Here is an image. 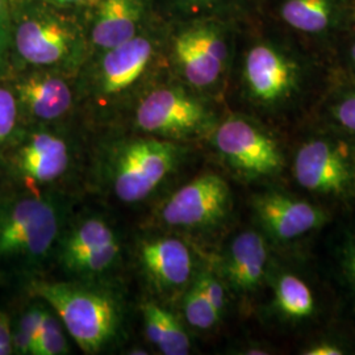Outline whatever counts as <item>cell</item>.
Listing matches in <instances>:
<instances>
[{"mask_svg": "<svg viewBox=\"0 0 355 355\" xmlns=\"http://www.w3.org/2000/svg\"><path fill=\"white\" fill-rule=\"evenodd\" d=\"M242 80L249 98L258 107L283 116L303 102L312 70L304 57L288 45L262 40L245 53Z\"/></svg>", "mask_w": 355, "mask_h": 355, "instance_id": "cell-1", "label": "cell"}, {"mask_svg": "<svg viewBox=\"0 0 355 355\" xmlns=\"http://www.w3.org/2000/svg\"><path fill=\"white\" fill-rule=\"evenodd\" d=\"M31 292L51 305L86 354L101 353L116 338L121 318L110 293L64 282H33Z\"/></svg>", "mask_w": 355, "mask_h": 355, "instance_id": "cell-2", "label": "cell"}, {"mask_svg": "<svg viewBox=\"0 0 355 355\" xmlns=\"http://www.w3.org/2000/svg\"><path fill=\"white\" fill-rule=\"evenodd\" d=\"M214 146L234 175L243 180L279 177L286 168V154L270 130L250 119L232 116L214 133Z\"/></svg>", "mask_w": 355, "mask_h": 355, "instance_id": "cell-3", "label": "cell"}, {"mask_svg": "<svg viewBox=\"0 0 355 355\" xmlns=\"http://www.w3.org/2000/svg\"><path fill=\"white\" fill-rule=\"evenodd\" d=\"M183 148L174 141L139 139L119 146L112 157L111 183L119 200L146 199L177 168Z\"/></svg>", "mask_w": 355, "mask_h": 355, "instance_id": "cell-4", "label": "cell"}, {"mask_svg": "<svg viewBox=\"0 0 355 355\" xmlns=\"http://www.w3.org/2000/svg\"><path fill=\"white\" fill-rule=\"evenodd\" d=\"M292 175L312 195L346 200L355 195L353 149L328 136H312L297 146Z\"/></svg>", "mask_w": 355, "mask_h": 355, "instance_id": "cell-5", "label": "cell"}, {"mask_svg": "<svg viewBox=\"0 0 355 355\" xmlns=\"http://www.w3.org/2000/svg\"><path fill=\"white\" fill-rule=\"evenodd\" d=\"M60 218L48 200L24 198L0 211V258L37 261L57 239Z\"/></svg>", "mask_w": 355, "mask_h": 355, "instance_id": "cell-6", "label": "cell"}, {"mask_svg": "<svg viewBox=\"0 0 355 355\" xmlns=\"http://www.w3.org/2000/svg\"><path fill=\"white\" fill-rule=\"evenodd\" d=\"M211 119L203 103L175 87L154 89L136 111L141 130L167 140L196 137L211 127Z\"/></svg>", "mask_w": 355, "mask_h": 355, "instance_id": "cell-7", "label": "cell"}, {"mask_svg": "<svg viewBox=\"0 0 355 355\" xmlns=\"http://www.w3.org/2000/svg\"><path fill=\"white\" fill-rule=\"evenodd\" d=\"M230 208L232 191L227 180L207 173L174 192L161 208L159 217L171 228L207 229L220 224Z\"/></svg>", "mask_w": 355, "mask_h": 355, "instance_id": "cell-8", "label": "cell"}, {"mask_svg": "<svg viewBox=\"0 0 355 355\" xmlns=\"http://www.w3.org/2000/svg\"><path fill=\"white\" fill-rule=\"evenodd\" d=\"M17 54L35 66H54L73 58L79 48L76 26L44 10H28L13 28Z\"/></svg>", "mask_w": 355, "mask_h": 355, "instance_id": "cell-9", "label": "cell"}, {"mask_svg": "<svg viewBox=\"0 0 355 355\" xmlns=\"http://www.w3.org/2000/svg\"><path fill=\"white\" fill-rule=\"evenodd\" d=\"M252 205L267 240L279 245L302 240L329 220L328 212L320 205L284 191L268 190L255 195Z\"/></svg>", "mask_w": 355, "mask_h": 355, "instance_id": "cell-10", "label": "cell"}, {"mask_svg": "<svg viewBox=\"0 0 355 355\" xmlns=\"http://www.w3.org/2000/svg\"><path fill=\"white\" fill-rule=\"evenodd\" d=\"M174 55L182 76L191 86L209 89L225 70L228 45L217 26H191L175 38Z\"/></svg>", "mask_w": 355, "mask_h": 355, "instance_id": "cell-11", "label": "cell"}, {"mask_svg": "<svg viewBox=\"0 0 355 355\" xmlns=\"http://www.w3.org/2000/svg\"><path fill=\"white\" fill-rule=\"evenodd\" d=\"M271 252L266 236L249 229L229 242L221 262V279L242 299L261 291L270 278Z\"/></svg>", "mask_w": 355, "mask_h": 355, "instance_id": "cell-12", "label": "cell"}, {"mask_svg": "<svg viewBox=\"0 0 355 355\" xmlns=\"http://www.w3.org/2000/svg\"><path fill=\"white\" fill-rule=\"evenodd\" d=\"M278 15L296 33L328 38L341 32L355 16V0H279Z\"/></svg>", "mask_w": 355, "mask_h": 355, "instance_id": "cell-13", "label": "cell"}, {"mask_svg": "<svg viewBox=\"0 0 355 355\" xmlns=\"http://www.w3.org/2000/svg\"><path fill=\"white\" fill-rule=\"evenodd\" d=\"M271 299L267 306L271 318L287 327L311 322L318 313V297L313 284L291 267H277L270 272Z\"/></svg>", "mask_w": 355, "mask_h": 355, "instance_id": "cell-14", "label": "cell"}, {"mask_svg": "<svg viewBox=\"0 0 355 355\" xmlns=\"http://www.w3.org/2000/svg\"><path fill=\"white\" fill-rule=\"evenodd\" d=\"M139 258L148 278L161 290L175 291L192 283L195 261L186 242L171 237L146 240Z\"/></svg>", "mask_w": 355, "mask_h": 355, "instance_id": "cell-15", "label": "cell"}, {"mask_svg": "<svg viewBox=\"0 0 355 355\" xmlns=\"http://www.w3.org/2000/svg\"><path fill=\"white\" fill-rule=\"evenodd\" d=\"M152 57V42L140 36L107 49L99 71L101 91L111 96L130 89L144 76Z\"/></svg>", "mask_w": 355, "mask_h": 355, "instance_id": "cell-16", "label": "cell"}, {"mask_svg": "<svg viewBox=\"0 0 355 355\" xmlns=\"http://www.w3.org/2000/svg\"><path fill=\"white\" fill-rule=\"evenodd\" d=\"M19 171L35 183H49L62 177L70 165V150L61 137L35 133L19 149Z\"/></svg>", "mask_w": 355, "mask_h": 355, "instance_id": "cell-17", "label": "cell"}, {"mask_svg": "<svg viewBox=\"0 0 355 355\" xmlns=\"http://www.w3.org/2000/svg\"><path fill=\"white\" fill-rule=\"evenodd\" d=\"M19 104L40 120L62 117L73 104L70 86L60 76L33 74L21 79L15 89Z\"/></svg>", "mask_w": 355, "mask_h": 355, "instance_id": "cell-18", "label": "cell"}, {"mask_svg": "<svg viewBox=\"0 0 355 355\" xmlns=\"http://www.w3.org/2000/svg\"><path fill=\"white\" fill-rule=\"evenodd\" d=\"M141 17L139 0H102L92 28V41L111 49L136 36Z\"/></svg>", "mask_w": 355, "mask_h": 355, "instance_id": "cell-19", "label": "cell"}, {"mask_svg": "<svg viewBox=\"0 0 355 355\" xmlns=\"http://www.w3.org/2000/svg\"><path fill=\"white\" fill-rule=\"evenodd\" d=\"M141 311L149 341L158 346L164 354L187 355L190 353V337L173 313L154 302L145 303Z\"/></svg>", "mask_w": 355, "mask_h": 355, "instance_id": "cell-20", "label": "cell"}, {"mask_svg": "<svg viewBox=\"0 0 355 355\" xmlns=\"http://www.w3.org/2000/svg\"><path fill=\"white\" fill-rule=\"evenodd\" d=\"M116 239L112 228L99 217H89L78 224L64 239L61 250V259L66 267L78 257L89 253Z\"/></svg>", "mask_w": 355, "mask_h": 355, "instance_id": "cell-21", "label": "cell"}, {"mask_svg": "<svg viewBox=\"0 0 355 355\" xmlns=\"http://www.w3.org/2000/svg\"><path fill=\"white\" fill-rule=\"evenodd\" d=\"M183 313L191 328L200 331L214 329L223 318L205 297L195 280H192L190 288L183 297Z\"/></svg>", "mask_w": 355, "mask_h": 355, "instance_id": "cell-22", "label": "cell"}, {"mask_svg": "<svg viewBox=\"0 0 355 355\" xmlns=\"http://www.w3.org/2000/svg\"><path fill=\"white\" fill-rule=\"evenodd\" d=\"M120 257V243L117 239L107 242L89 253L78 257L66 268L79 275H101L111 270Z\"/></svg>", "mask_w": 355, "mask_h": 355, "instance_id": "cell-23", "label": "cell"}, {"mask_svg": "<svg viewBox=\"0 0 355 355\" xmlns=\"http://www.w3.org/2000/svg\"><path fill=\"white\" fill-rule=\"evenodd\" d=\"M67 353L69 346L62 324L51 312L45 309L32 355H64Z\"/></svg>", "mask_w": 355, "mask_h": 355, "instance_id": "cell-24", "label": "cell"}, {"mask_svg": "<svg viewBox=\"0 0 355 355\" xmlns=\"http://www.w3.org/2000/svg\"><path fill=\"white\" fill-rule=\"evenodd\" d=\"M327 117L333 125L355 135V89L333 94L327 103Z\"/></svg>", "mask_w": 355, "mask_h": 355, "instance_id": "cell-25", "label": "cell"}, {"mask_svg": "<svg viewBox=\"0 0 355 355\" xmlns=\"http://www.w3.org/2000/svg\"><path fill=\"white\" fill-rule=\"evenodd\" d=\"M42 306L33 305L26 309L12 331L13 352L17 354H32L37 338L38 329L44 316Z\"/></svg>", "mask_w": 355, "mask_h": 355, "instance_id": "cell-26", "label": "cell"}, {"mask_svg": "<svg viewBox=\"0 0 355 355\" xmlns=\"http://www.w3.org/2000/svg\"><path fill=\"white\" fill-rule=\"evenodd\" d=\"M336 259L340 279L355 299V223L345 232Z\"/></svg>", "mask_w": 355, "mask_h": 355, "instance_id": "cell-27", "label": "cell"}, {"mask_svg": "<svg viewBox=\"0 0 355 355\" xmlns=\"http://www.w3.org/2000/svg\"><path fill=\"white\" fill-rule=\"evenodd\" d=\"M193 280L203 291L209 303L214 305L216 311L223 316L227 308V286L224 280L221 279V277L216 275L214 271L202 270Z\"/></svg>", "mask_w": 355, "mask_h": 355, "instance_id": "cell-28", "label": "cell"}, {"mask_svg": "<svg viewBox=\"0 0 355 355\" xmlns=\"http://www.w3.org/2000/svg\"><path fill=\"white\" fill-rule=\"evenodd\" d=\"M19 101L10 89L0 87V144L6 142L17 124Z\"/></svg>", "mask_w": 355, "mask_h": 355, "instance_id": "cell-29", "label": "cell"}, {"mask_svg": "<svg viewBox=\"0 0 355 355\" xmlns=\"http://www.w3.org/2000/svg\"><path fill=\"white\" fill-rule=\"evenodd\" d=\"M303 355H343L346 349L333 338H321L306 345L302 350Z\"/></svg>", "mask_w": 355, "mask_h": 355, "instance_id": "cell-30", "label": "cell"}, {"mask_svg": "<svg viewBox=\"0 0 355 355\" xmlns=\"http://www.w3.org/2000/svg\"><path fill=\"white\" fill-rule=\"evenodd\" d=\"M12 329L10 320L0 313V355L12 354Z\"/></svg>", "mask_w": 355, "mask_h": 355, "instance_id": "cell-31", "label": "cell"}, {"mask_svg": "<svg viewBox=\"0 0 355 355\" xmlns=\"http://www.w3.org/2000/svg\"><path fill=\"white\" fill-rule=\"evenodd\" d=\"M11 37H12V33H11L8 20H0V61L4 57V53L7 51Z\"/></svg>", "mask_w": 355, "mask_h": 355, "instance_id": "cell-32", "label": "cell"}, {"mask_svg": "<svg viewBox=\"0 0 355 355\" xmlns=\"http://www.w3.org/2000/svg\"><path fill=\"white\" fill-rule=\"evenodd\" d=\"M346 64L350 74L355 78V37L352 38L349 46H347V53H346Z\"/></svg>", "mask_w": 355, "mask_h": 355, "instance_id": "cell-33", "label": "cell"}, {"mask_svg": "<svg viewBox=\"0 0 355 355\" xmlns=\"http://www.w3.org/2000/svg\"><path fill=\"white\" fill-rule=\"evenodd\" d=\"M48 3H51L54 6H79V4H85L89 0H45Z\"/></svg>", "mask_w": 355, "mask_h": 355, "instance_id": "cell-34", "label": "cell"}, {"mask_svg": "<svg viewBox=\"0 0 355 355\" xmlns=\"http://www.w3.org/2000/svg\"><path fill=\"white\" fill-rule=\"evenodd\" d=\"M10 6L8 0H0V20H8Z\"/></svg>", "mask_w": 355, "mask_h": 355, "instance_id": "cell-35", "label": "cell"}, {"mask_svg": "<svg viewBox=\"0 0 355 355\" xmlns=\"http://www.w3.org/2000/svg\"><path fill=\"white\" fill-rule=\"evenodd\" d=\"M353 157H354V162H355V145H354V148H353Z\"/></svg>", "mask_w": 355, "mask_h": 355, "instance_id": "cell-36", "label": "cell"}]
</instances>
